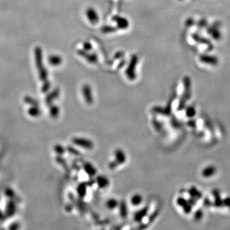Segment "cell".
<instances>
[{
	"label": "cell",
	"instance_id": "obj_20",
	"mask_svg": "<svg viewBox=\"0 0 230 230\" xmlns=\"http://www.w3.org/2000/svg\"><path fill=\"white\" fill-rule=\"evenodd\" d=\"M120 216L122 217V218L125 219L127 217L128 215V209H127V206L126 204V203L124 201H122L120 204Z\"/></svg>",
	"mask_w": 230,
	"mask_h": 230
},
{
	"label": "cell",
	"instance_id": "obj_23",
	"mask_svg": "<svg viewBox=\"0 0 230 230\" xmlns=\"http://www.w3.org/2000/svg\"><path fill=\"white\" fill-rule=\"evenodd\" d=\"M56 161L62 166V167L64 168V170H66L67 171H70L69 166L67 165V162H66V161L65 159H64L61 157V156H57L56 158Z\"/></svg>",
	"mask_w": 230,
	"mask_h": 230
},
{
	"label": "cell",
	"instance_id": "obj_13",
	"mask_svg": "<svg viewBox=\"0 0 230 230\" xmlns=\"http://www.w3.org/2000/svg\"><path fill=\"white\" fill-rule=\"evenodd\" d=\"M114 157L119 165L123 164L126 161V156L123 150L121 149H117L114 151Z\"/></svg>",
	"mask_w": 230,
	"mask_h": 230
},
{
	"label": "cell",
	"instance_id": "obj_21",
	"mask_svg": "<svg viewBox=\"0 0 230 230\" xmlns=\"http://www.w3.org/2000/svg\"><path fill=\"white\" fill-rule=\"evenodd\" d=\"M5 195L9 198V199H13V200H14L16 201H20V200H19V199L17 196L16 194L15 193V192L11 188L6 189L5 190Z\"/></svg>",
	"mask_w": 230,
	"mask_h": 230
},
{
	"label": "cell",
	"instance_id": "obj_30",
	"mask_svg": "<svg viewBox=\"0 0 230 230\" xmlns=\"http://www.w3.org/2000/svg\"><path fill=\"white\" fill-rule=\"evenodd\" d=\"M19 228H20V224H19V223H17V222H14V223H12V224L10 225L9 228H8V229H12V230L18 229H19Z\"/></svg>",
	"mask_w": 230,
	"mask_h": 230
},
{
	"label": "cell",
	"instance_id": "obj_12",
	"mask_svg": "<svg viewBox=\"0 0 230 230\" xmlns=\"http://www.w3.org/2000/svg\"><path fill=\"white\" fill-rule=\"evenodd\" d=\"M95 182L100 189H105L109 185V181L108 178L104 175H98L96 178Z\"/></svg>",
	"mask_w": 230,
	"mask_h": 230
},
{
	"label": "cell",
	"instance_id": "obj_3",
	"mask_svg": "<svg viewBox=\"0 0 230 230\" xmlns=\"http://www.w3.org/2000/svg\"><path fill=\"white\" fill-rule=\"evenodd\" d=\"M72 143L79 147L86 150H91L93 148V143L91 140L82 137H74L72 139Z\"/></svg>",
	"mask_w": 230,
	"mask_h": 230
},
{
	"label": "cell",
	"instance_id": "obj_10",
	"mask_svg": "<svg viewBox=\"0 0 230 230\" xmlns=\"http://www.w3.org/2000/svg\"><path fill=\"white\" fill-rule=\"evenodd\" d=\"M83 167L85 173L91 177L95 176L97 173V170H96V168L91 163L88 162H84L83 163Z\"/></svg>",
	"mask_w": 230,
	"mask_h": 230
},
{
	"label": "cell",
	"instance_id": "obj_15",
	"mask_svg": "<svg viewBox=\"0 0 230 230\" xmlns=\"http://www.w3.org/2000/svg\"><path fill=\"white\" fill-rule=\"evenodd\" d=\"M87 184L86 182L81 183L78 185L77 187V193H78L79 196L81 198H83L86 196L87 194Z\"/></svg>",
	"mask_w": 230,
	"mask_h": 230
},
{
	"label": "cell",
	"instance_id": "obj_33",
	"mask_svg": "<svg viewBox=\"0 0 230 230\" xmlns=\"http://www.w3.org/2000/svg\"><path fill=\"white\" fill-rule=\"evenodd\" d=\"M123 55H124V53L120 51V52H118L117 53H116V55H114V58H117V59H120V58H123Z\"/></svg>",
	"mask_w": 230,
	"mask_h": 230
},
{
	"label": "cell",
	"instance_id": "obj_22",
	"mask_svg": "<svg viewBox=\"0 0 230 230\" xmlns=\"http://www.w3.org/2000/svg\"><path fill=\"white\" fill-rule=\"evenodd\" d=\"M119 204L120 203L116 199L111 198L106 201V205L108 209L113 210L114 208H116L119 205Z\"/></svg>",
	"mask_w": 230,
	"mask_h": 230
},
{
	"label": "cell",
	"instance_id": "obj_27",
	"mask_svg": "<svg viewBox=\"0 0 230 230\" xmlns=\"http://www.w3.org/2000/svg\"><path fill=\"white\" fill-rule=\"evenodd\" d=\"M101 31L104 33H109L111 32H114L116 31V28L113 26H105L101 28Z\"/></svg>",
	"mask_w": 230,
	"mask_h": 230
},
{
	"label": "cell",
	"instance_id": "obj_7",
	"mask_svg": "<svg viewBox=\"0 0 230 230\" xmlns=\"http://www.w3.org/2000/svg\"><path fill=\"white\" fill-rule=\"evenodd\" d=\"M78 53L79 55L82 56L83 58H84L89 63H95L98 61V57L95 53L89 54L88 53V51L85 50H79Z\"/></svg>",
	"mask_w": 230,
	"mask_h": 230
},
{
	"label": "cell",
	"instance_id": "obj_34",
	"mask_svg": "<svg viewBox=\"0 0 230 230\" xmlns=\"http://www.w3.org/2000/svg\"><path fill=\"white\" fill-rule=\"evenodd\" d=\"M72 208H73V204H67V206L65 207V210L68 212H70L72 210Z\"/></svg>",
	"mask_w": 230,
	"mask_h": 230
},
{
	"label": "cell",
	"instance_id": "obj_5",
	"mask_svg": "<svg viewBox=\"0 0 230 230\" xmlns=\"http://www.w3.org/2000/svg\"><path fill=\"white\" fill-rule=\"evenodd\" d=\"M82 93L87 104H92L93 102V97L92 88L89 84H84L82 88Z\"/></svg>",
	"mask_w": 230,
	"mask_h": 230
},
{
	"label": "cell",
	"instance_id": "obj_16",
	"mask_svg": "<svg viewBox=\"0 0 230 230\" xmlns=\"http://www.w3.org/2000/svg\"><path fill=\"white\" fill-rule=\"evenodd\" d=\"M48 61L50 65L53 66L60 65L62 63V58L58 55H51L48 58Z\"/></svg>",
	"mask_w": 230,
	"mask_h": 230
},
{
	"label": "cell",
	"instance_id": "obj_8",
	"mask_svg": "<svg viewBox=\"0 0 230 230\" xmlns=\"http://www.w3.org/2000/svg\"><path fill=\"white\" fill-rule=\"evenodd\" d=\"M148 210H149V207L148 206H145L143 208H141V210H138L137 212H136L134 214V221L136 222V223L141 222L142 220L143 219V218H145V217L146 216V215L148 212Z\"/></svg>",
	"mask_w": 230,
	"mask_h": 230
},
{
	"label": "cell",
	"instance_id": "obj_18",
	"mask_svg": "<svg viewBox=\"0 0 230 230\" xmlns=\"http://www.w3.org/2000/svg\"><path fill=\"white\" fill-rule=\"evenodd\" d=\"M30 116L32 117H38L41 114V111L38 106H31L28 111Z\"/></svg>",
	"mask_w": 230,
	"mask_h": 230
},
{
	"label": "cell",
	"instance_id": "obj_24",
	"mask_svg": "<svg viewBox=\"0 0 230 230\" xmlns=\"http://www.w3.org/2000/svg\"><path fill=\"white\" fill-rule=\"evenodd\" d=\"M24 101L25 102V103H26L29 105H30L31 106H38L39 104H38V102L35 100L33 98L30 97V96H25L24 98Z\"/></svg>",
	"mask_w": 230,
	"mask_h": 230
},
{
	"label": "cell",
	"instance_id": "obj_9",
	"mask_svg": "<svg viewBox=\"0 0 230 230\" xmlns=\"http://www.w3.org/2000/svg\"><path fill=\"white\" fill-rule=\"evenodd\" d=\"M113 20L117 23V27L119 29L124 30L129 27V21L124 17H122L120 16H114L113 17Z\"/></svg>",
	"mask_w": 230,
	"mask_h": 230
},
{
	"label": "cell",
	"instance_id": "obj_35",
	"mask_svg": "<svg viewBox=\"0 0 230 230\" xmlns=\"http://www.w3.org/2000/svg\"><path fill=\"white\" fill-rule=\"evenodd\" d=\"M6 218L5 213H3L1 210H0V221H3Z\"/></svg>",
	"mask_w": 230,
	"mask_h": 230
},
{
	"label": "cell",
	"instance_id": "obj_28",
	"mask_svg": "<svg viewBox=\"0 0 230 230\" xmlns=\"http://www.w3.org/2000/svg\"><path fill=\"white\" fill-rule=\"evenodd\" d=\"M50 86H51V84H50V83L48 80L44 81V84H43V85L42 86V89H41L42 92L43 93H47L49 90V89L50 88Z\"/></svg>",
	"mask_w": 230,
	"mask_h": 230
},
{
	"label": "cell",
	"instance_id": "obj_25",
	"mask_svg": "<svg viewBox=\"0 0 230 230\" xmlns=\"http://www.w3.org/2000/svg\"><path fill=\"white\" fill-rule=\"evenodd\" d=\"M54 150L58 156L63 155L66 151L65 148L61 145H56L54 147Z\"/></svg>",
	"mask_w": 230,
	"mask_h": 230
},
{
	"label": "cell",
	"instance_id": "obj_14",
	"mask_svg": "<svg viewBox=\"0 0 230 230\" xmlns=\"http://www.w3.org/2000/svg\"><path fill=\"white\" fill-rule=\"evenodd\" d=\"M200 60L203 63L211 64V65H216L218 63V60L216 57L208 55H201L200 56Z\"/></svg>",
	"mask_w": 230,
	"mask_h": 230
},
{
	"label": "cell",
	"instance_id": "obj_32",
	"mask_svg": "<svg viewBox=\"0 0 230 230\" xmlns=\"http://www.w3.org/2000/svg\"><path fill=\"white\" fill-rule=\"evenodd\" d=\"M83 47L84 50L86 51H89L92 49V45L89 42H85L83 45Z\"/></svg>",
	"mask_w": 230,
	"mask_h": 230
},
{
	"label": "cell",
	"instance_id": "obj_4",
	"mask_svg": "<svg viewBox=\"0 0 230 230\" xmlns=\"http://www.w3.org/2000/svg\"><path fill=\"white\" fill-rule=\"evenodd\" d=\"M17 212V204L16 201L13 199H9L5 206V215L7 218H10L16 213Z\"/></svg>",
	"mask_w": 230,
	"mask_h": 230
},
{
	"label": "cell",
	"instance_id": "obj_26",
	"mask_svg": "<svg viewBox=\"0 0 230 230\" xmlns=\"http://www.w3.org/2000/svg\"><path fill=\"white\" fill-rule=\"evenodd\" d=\"M67 150L70 153V154L74 155V156H81V152L79 151V150H78V149L74 148V147H72L71 146H69L67 148Z\"/></svg>",
	"mask_w": 230,
	"mask_h": 230
},
{
	"label": "cell",
	"instance_id": "obj_6",
	"mask_svg": "<svg viewBox=\"0 0 230 230\" xmlns=\"http://www.w3.org/2000/svg\"><path fill=\"white\" fill-rule=\"evenodd\" d=\"M86 17L91 24H96L99 21V17L96 10L93 8H88L86 11Z\"/></svg>",
	"mask_w": 230,
	"mask_h": 230
},
{
	"label": "cell",
	"instance_id": "obj_31",
	"mask_svg": "<svg viewBox=\"0 0 230 230\" xmlns=\"http://www.w3.org/2000/svg\"><path fill=\"white\" fill-rule=\"evenodd\" d=\"M157 215H158V212L157 211H155L154 212H153L149 217V222L151 223V222H153V221H154V219L156 218V217L157 216Z\"/></svg>",
	"mask_w": 230,
	"mask_h": 230
},
{
	"label": "cell",
	"instance_id": "obj_29",
	"mask_svg": "<svg viewBox=\"0 0 230 230\" xmlns=\"http://www.w3.org/2000/svg\"><path fill=\"white\" fill-rule=\"evenodd\" d=\"M118 165H119L118 163L114 160V161H111V162H109V164L108 165V167L110 170H114V169H116Z\"/></svg>",
	"mask_w": 230,
	"mask_h": 230
},
{
	"label": "cell",
	"instance_id": "obj_11",
	"mask_svg": "<svg viewBox=\"0 0 230 230\" xmlns=\"http://www.w3.org/2000/svg\"><path fill=\"white\" fill-rule=\"evenodd\" d=\"M60 92V89L58 88L53 89L52 92L47 95L46 98V104L47 106H50L52 104L53 102L59 97Z\"/></svg>",
	"mask_w": 230,
	"mask_h": 230
},
{
	"label": "cell",
	"instance_id": "obj_17",
	"mask_svg": "<svg viewBox=\"0 0 230 230\" xmlns=\"http://www.w3.org/2000/svg\"><path fill=\"white\" fill-rule=\"evenodd\" d=\"M143 201V197L139 194H136L133 195L131 198V203L133 206H138L142 203Z\"/></svg>",
	"mask_w": 230,
	"mask_h": 230
},
{
	"label": "cell",
	"instance_id": "obj_19",
	"mask_svg": "<svg viewBox=\"0 0 230 230\" xmlns=\"http://www.w3.org/2000/svg\"><path fill=\"white\" fill-rule=\"evenodd\" d=\"M49 114L52 118H56L60 114V109L58 106L51 104L49 108Z\"/></svg>",
	"mask_w": 230,
	"mask_h": 230
},
{
	"label": "cell",
	"instance_id": "obj_1",
	"mask_svg": "<svg viewBox=\"0 0 230 230\" xmlns=\"http://www.w3.org/2000/svg\"><path fill=\"white\" fill-rule=\"evenodd\" d=\"M35 58L36 67L38 71V75H39V78L41 81L44 82L47 80L48 73L47 69L44 65L42 50L41 47H37L35 49Z\"/></svg>",
	"mask_w": 230,
	"mask_h": 230
},
{
	"label": "cell",
	"instance_id": "obj_2",
	"mask_svg": "<svg viewBox=\"0 0 230 230\" xmlns=\"http://www.w3.org/2000/svg\"><path fill=\"white\" fill-rule=\"evenodd\" d=\"M138 61H139L138 57L136 55H132L129 65H128V67L125 70V74L127 76L128 79L131 81H134L136 78V68L137 64L138 63Z\"/></svg>",
	"mask_w": 230,
	"mask_h": 230
}]
</instances>
